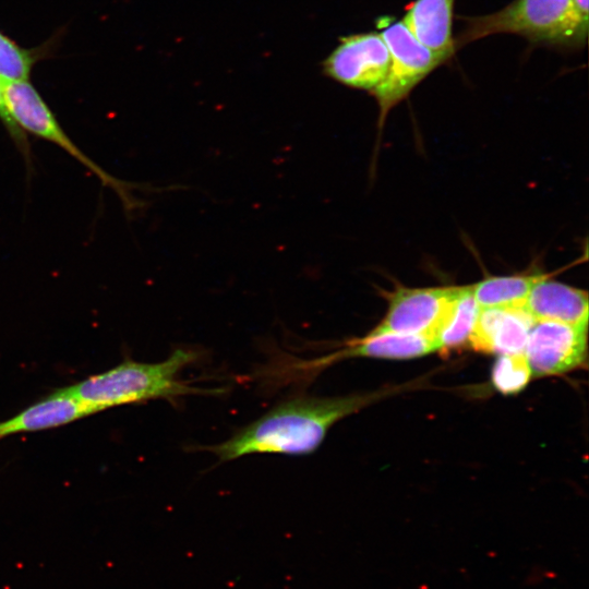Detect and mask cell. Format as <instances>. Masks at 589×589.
Instances as JSON below:
<instances>
[{
  "label": "cell",
  "mask_w": 589,
  "mask_h": 589,
  "mask_svg": "<svg viewBox=\"0 0 589 589\" xmlns=\"http://www.w3.org/2000/svg\"><path fill=\"white\" fill-rule=\"evenodd\" d=\"M377 397V394L294 397L279 402L229 440L195 449L211 452L221 462L253 454L311 455L336 422Z\"/></svg>",
  "instance_id": "6da1fadb"
},
{
  "label": "cell",
  "mask_w": 589,
  "mask_h": 589,
  "mask_svg": "<svg viewBox=\"0 0 589 589\" xmlns=\"http://www.w3.org/2000/svg\"><path fill=\"white\" fill-rule=\"evenodd\" d=\"M197 359V352L176 349L164 361L137 362L124 359L118 365L62 387L93 414L123 405L155 399L176 400L191 394H220L221 389H203L179 380L180 372Z\"/></svg>",
  "instance_id": "7a4b0ae2"
},
{
  "label": "cell",
  "mask_w": 589,
  "mask_h": 589,
  "mask_svg": "<svg viewBox=\"0 0 589 589\" xmlns=\"http://www.w3.org/2000/svg\"><path fill=\"white\" fill-rule=\"evenodd\" d=\"M464 20L456 46L490 35L515 34L534 44L574 48L582 46L588 35V20L573 0H514L491 14Z\"/></svg>",
  "instance_id": "3957f363"
},
{
  "label": "cell",
  "mask_w": 589,
  "mask_h": 589,
  "mask_svg": "<svg viewBox=\"0 0 589 589\" xmlns=\"http://www.w3.org/2000/svg\"><path fill=\"white\" fill-rule=\"evenodd\" d=\"M2 83L9 111L26 134L31 133L51 142L70 154L93 172L105 187L113 190L128 212H134L143 205L133 194L136 185L111 176L76 146L28 80L2 81Z\"/></svg>",
  "instance_id": "277c9868"
},
{
  "label": "cell",
  "mask_w": 589,
  "mask_h": 589,
  "mask_svg": "<svg viewBox=\"0 0 589 589\" xmlns=\"http://www.w3.org/2000/svg\"><path fill=\"white\" fill-rule=\"evenodd\" d=\"M389 52V67L383 82L371 93L380 107V122L432 71L445 61L423 46L402 21L380 33Z\"/></svg>",
  "instance_id": "5b68a950"
},
{
  "label": "cell",
  "mask_w": 589,
  "mask_h": 589,
  "mask_svg": "<svg viewBox=\"0 0 589 589\" xmlns=\"http://www.w3.org/2000/svg\"><path fill=\"white\" fill-rule=\"evenodd\" d=\"M588 325L534 321L524 349L532 375H560L587 363Z\"/></svg>",
  "instance_id": "8992f818"
},
{
  "label": "cell",
  "mask_w": 589,
  "mask_h": 589,
  "mask_svg": "<svg viewBox=\"0 0 589 589\" xmlns=\"http://www.w3.org/2000/svg\"><path fill=\"white\" fill-rule=\"evenodd\" d=\"M389 52L380 33L344 36L323 63L325 74L352 88L372 93L385 79Z\"/></svg>",
  "instance_id": "52a82bcc"
},
{
  "label": "cell",
  "mask_w": 589,
  "mask_h": 589,
  "mask_svg": "<svg viewBox=\"0 0 589 589\" xmlns=\"http://www.w3.org/2000/svg\"><path fill=\"white\" fill-rule=\"evenodd\" d=\"M456 290L457 287H397L387 293V312L373 332L426 335L434 338Z\"/></svg>",
  "instance_id": "ba28073f"
},
{
  "label": "cell",
  "mask_w": 589,
  "mask_h": 589,
  "mask_svg": "<svg viewBox=\"0 0 589 589\" xmlns=\"http://www.w3.org/2000/svg\"><path fill=\"white\" fill-rule=\"evenodd\" d=\"M533 323L524 308H480L469 342L485 353H524Z\"/></svg>",
  "instance_id": "9c48e42d"
},
{
  "label": "cell",
  "mask_w": 589,
  "mask_h": 589,
  "mask_svg": "<svg viewBox=\"0 0 589 589\" xmlns=\"http://www.w3.org/2000/svg\"><path fill=\"white\" fill-rule=\"evenodd\" d=\"M438 350L435 339L426 335L398 334L371 330L366 336L352 339L347 347L317 360L302 369L318 371L341 359L351 357L405 360L419 358Z\"/></svg>",
  "instance_id": "30bf717a"
},
{
  "label": "cell",
  "mask_w": 589,
  "mask_h": 589,
  "mask_svg": "<svg viewBox=\"0 0 589 589\" xmlns=\"http://www.w3.org/2000/svg\"><path fill=\"white\" fill-rule=\"evenodd\" d=\"M588 308L587 291L546 279V276L533 285L524 304L534 321L572 325H588Z\"/></svg>",
  "instance_id": "8fae6325"
},
{
  "label": "cell",
  "mask_w": 589,
  "mask_h": 589,
  "mask_svg": "<svg viewBox=\"0 0 589 589\" xmlns=\"http://www.w3.org/2000/svg\"><path fill=\"white\" fill-rule=\"evenodd\" d=\"M455 0H416L401 20L423 46L447 61L455 52L453 13Z\"/></svg>",
  "instance_id": "7c38bea8"
},
{
  "label": "cell",
  "mask_w": 589,
  "mask_h": 589,
  "mask_svg": "<svg viewBox=\"0 0 589 589\" xmlns=\"http://www.w3.org/2000/svg\"><path fill=\"white\" fill-rule=\"evenodd\" d=\"M91 413L63 388L4 421H0V441L19 433L38 432L59 428Z\"/></svg>",
  "instance_id": "4fadbf2b"
},
{
  "label": "cell",
  "mask_w": 589,
  "mask_h": 589,
  "mask_svg": "<svg viewBox=\"0 0 589 589\" xmlns=\"http://www.w3.org/2000/svg\"><path fill=\"white\" fill-rule=\"evenodd\" d=\"M480 306L471 286L457 287L455 297L434 336L438 350L457 349L466 345L478 320Z\"/></svg>",
  "instance_id": "5bb4252c"
},
{
  "label": "cell",
  "mask_w": 589,
  "mask_h": 589,
  "mask_svg": "<svg viewBox=\"0 0 589 589\" xmlns=\"http://www.w3.org/2000/svg\"><path fill=\"white\" fill-rule=\"evenodd\" d=\"M543 276H494L471 285V290L480 308H524L531 288Z\"/></svg>",
  "instance_id": "9a60e30c"
},
{
  "label": "cell",
  "mask_w": 589,
  "mask_h": 589,
  "mask_svg": "<svg viewBox=\"0 0 589 589\" xmlns=\"http://www.w3.org/2000/svg\"><path fill=\"white\" fill-rule=\"evenodd\" d=\"M47 50L26 49L0 32V79L28 80L34 64Z\"/></svg>",
  "instance_id": "2e32d148"
},
{
  "label": "cell",
  "mask_w": 589,
  "mask_h": 589,
  "mask_svg": "<svg viewBox=\"0 0 589 589\" xmlns=\"http://www.w3.org/2000/svg\"><path fill=\"white\" fill-rule=\"evenodd\" d=\"M531 376L532 372L524 353L501 354L492 369V384L505 395L522 390Z\"/></svg>",
  "instance_id": "e0dca14e"
},
{
  "label": "cell",
  "mask_w": 589,
  "mask_h": 589,
  "mask_svg": "<svg viewBox=\"0 0 589 589\" xmlns=\"http://www.w3.org/2000/svg\"><path fill=\"white\" fill-rule=\"evenodd\" d=\"M0 121L5 131L12 139L17 151L21 153L23 160L28 169L32 168V148L27 134L16 124L12 118L4 96L3 83L0 79Z\"/></svg>",
  "instance_id": "ac0fdd59"
},
{
  "label": "cell",
  "mask_w": 589,
  "mask_h": 589,
  "mask_svg": "<svg viewBox=\"0 0 589 589\" xmlns=\"http://www.w3.org/2000/svg\"><path fill=\"white\" fill-rule=\"evenodd\" d=\"M578 12L588 20L589 0H573Z\"/></svg>",
  "instance_id": "d6986e66"
}]
</instances>
